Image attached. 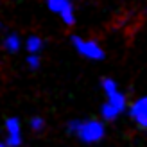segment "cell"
I'll return each mask as SVG.
<instances>
[{
    "instance_id": "11",
    "label": "cell",
    "mask_w": 147,
    "mask_h": 147,
    "mask_svg": "<svg viewBox=\"0 0 147 147\" xmlns=\"http://www.w3.org/2000/svg\"><path fill=\"white\" fill-rule=\"evenodd\" d=\"M25 63L31 70H38L41 67V57H40V54H27Z\"/></svg>"
},
{
    "instance_id": "4",
    "label": "cell",
    "mask_w": 147,
    "mask_h": 147,
    "mask_svg": "<svg viewBox=\"0 0 147 147\" xmlns=\"http://www.w3.org/2000/svg\"><path fill=\"white\" fill-rule=\"evenodd\" d=\"M47 7L50 13L59 16L65 25H74L76 24V11H74L72 0H47Z\"/></svg>"
},
{
    "instance_id": "8",
    "label": "cell",
    "mask_w": 147,
    "mask_h": 147,
    "mask_svg": "<svg viewBox=\"0 0 147 147\" xmlns=\"http://www.w3.org/2000/svg\"><path fill=\"white\" fill-rule=\"evenodd\" d=\"M2 47L7 50L9 54H14V52H18L20 50V47H22V41H20V36L18 34H14V32H11V34H7L5 38H4V41H2Z\"/></svg>"
},
{
    "instance_id": "5",
    "label": "cell",
    "mask_w": 147,
    "mask_h": 147,
    "mask_svg": "<svg viewBox=\"0 0 147 147\" xmlns=\"http://www.w3.org/2000/svg\"><path fill=\"white\" fill-rule=\"evenodd\" d=\"M5 144L7 147H20L24 144V136H22V124H20V119L16 117H9L5 120Z\"/></svg>"
},
{
    "instance_id": "7",
    "label": "cell",
    "mask_w": 147,
    "mask_h": 147,
    "mask_svg": "<svg viewBox=\"0 0 147 147\" xmlns=\"http://www.w3.org/2000/svg\"><path fill=\"white\" fill-rule=\"evenodd\" d=\"M43 40L40 38V36H36V34H31L29 38L25 40V50H27V54H40L41 50H43Z\"/></svg>"
},
{
    "instance_id": "10",
    "label": "cell",
    "mask_w": 147,
    "mask_h": 147,
    "mask_svg": "<svg viewBox=\"0 0 147 147\" xmlns=\"http://www.w3.org/2000/svg\"><path fill=\"white\" fill-rule=\"evenodd\" d=\"M29 126H31V129L34 133H40V131L45 129L47 120L43 119V117H40V115H34V117H31V120H29Z\"/></svg>"
},
{
    "instance_id": "1",
    "label": "cell",
    "mask_w": 147,
    "mask_h": 147,
    "mask_svg": "<svg viewBox=\"0 0 147 147\" xmlns=\"http://www.w3.org/2000/svg\"><path fill=\"white\" fill-rule=\"evenodd\" d=\"M68 135L83 144H97L106 136V126L97 119H74L68 122Z\"/></svg>"
},
{
    "instance_id": "12",
    "label": "cell",
    "mask_w": 147,
    "mask_h": 147,
    "mask_svg": "<svg viewBox=\"0 0 147 147\" xmlns=\"http://www.w3.org/2000/svg\"><path fill=\"white\" fill-rule=\"evenodd\" d=\"M0 147H7V144H5V140H2V142H0Z\"/></svg>"
},
{
    "instance_id": "2",
    "label": "cell",
    "mask_w": 147,
    "mask_h": 147,
    "mask_svg": "<svg viewBox=\"0 0 147 147\" xmlns=\"http://www.w3.org/2000/svg\"><path fill=\"white\" fill-rule=\"evenodd\" d=\"M70 41H72V47L76 49V52L79 56L86 57V59H90V61H102L106 57L104 49L93 40H84L77 34H74L70 38Z\"/></svg>"
},
{
    "instance_id": "9",
    "label": "cell",
    "mask_w": 147,
    "mask_h": 147,
    "mask_svg": "<svg viewBox=\"0 0 147 147\" xmlns=\"http://www.w3.org/2000/svg\"><path fill=\"white\" fill-rule=\"evenodd\" d=\"M120 115L122 113L117 108H113L109 102H104V104L100 106V117H102V120H104V122H113V120L119 119Z\"/></svg>"
},
{
    "instance_id": "3",
    "label": "cell",
    "mask_w": 147,
    "mask_h": 147,
    "mask_svg": "<svg viewBox=\"0 0 147 147\" xmlns=\"http://www.w3.org/2000/svg\"><path fill=\"white\" fill-rule=\"evenodd\" d=\"M100 88H102V92L106 93V97L113 108H117L120 113H124L127 109V97H126V93H124L120 88H119V83H117L115 79L111 77H102L100 79Z\"/></svg>"
},
{
    "instance_id": "6",
    "label": "cell",
    "mask_w": 147,
    "mask_h": 147,
    "mask_svg": "<svg viewBox=\"0 0 147 147\" xmlns=\"http://www.w3.org/2000/svg\"><path fill=\"white\" fill-rule=\"evenodd\" d=\"M129 117L135 120V124L142 129H147V95L138 97L129 106Z\"/></svg>"
}]
</instances>
